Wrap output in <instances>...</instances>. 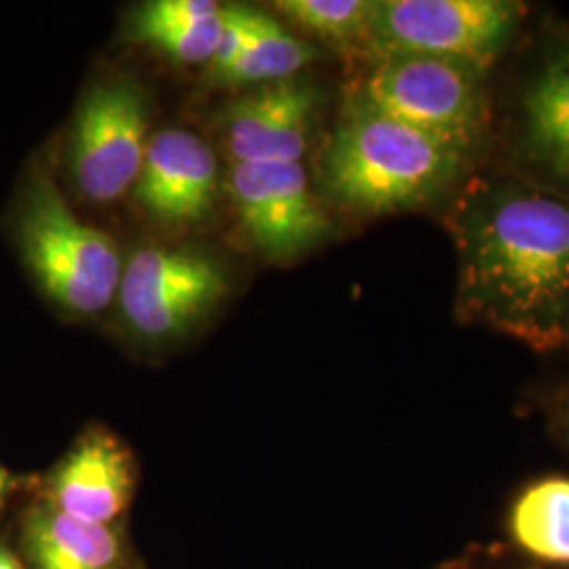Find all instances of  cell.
<instances>
[{"mask_svg":"<svg viewBox=\"0 0 569 569\" xmlns=\"http://www.w3.org/2000/svg\"><path fill=\"white\" fill-rule=\"evenodd\" d=\"M472 154L355 100L329 138L321 183L333 203L395 213L437 201L467 176Z\"/></svg>","mask_w":569,"mask_h":569,"instance_id":"2","label":"cell"},{"mask_svg":"<svg viewBox=\"0 0 569 569\" xmlns=\"http://www.w3.org/2000/svg\"><path fill=\"white\" fill-rule=\"evenodd\" d=\"M7 489H9V475H7V470H4V468L0 467V502L4 500Z\"/></svg>","mask_w":569,"mask_h":569,"instance_id":"21","label":"cell"},{"mask_svg":"<svg viewBox=\"0 0 569 569\" xmlns=\"http://www.w3.org/2000/svg\"><path fill=\"white\" fill-rule=\"evenodd\" d=\"M515 127L523 180L569 197V42L552 47L531 72Z\"/></svg>","mask_w":569,"mask_h":569,"instance_id":"10","label":"cell"},{"mask_svg":"<svg viewBox=\"0 0 569 569\" xmlns=\"http://www.w3.org/2000/svg\"><path fill=\"white\" fill-rule=\"evenodd\" d=\"M376 0H281L274 9L317 41L342 53H366Z\"/></svg>","mask_w":569,"mask_h":569,"instance_id":"16","label":"cell"},{"mask_svg":"<svg viewBox=\"0 0 569 569\" xmlns=\"http://www.w3.org/2000/svg\"><path fill=\"white\" fill-rule=\"evenodd\" d=\"M256 18H258V9L243 7V4L222 7L220 41H218L216 56L209 63V72H211L213 81H220L226 72L234 66V61L241 58L247 42L253 34Z\"/></svg>","mask_w":569,"mask_h":569,"instance_id":"18","label":"cell"},{"mask_svg":"<svg viewBox=\"0 0 569 569\" xmlns=\"http://www.w3.org/2000/svg\"><path fill=\"white\" fill-rule=\"evenodd\" d=\"M0 569H23V566L11 550L0 547Z\"/></svg>","mask_w":569,"mask_h":569,"instance_id":"20","label":"cell"},{"mask_svg":"<svg viewBox=\"0 0 569 569\" xmlns=\"http://www.w3.org/2000/svg\"><path fill=\"white\" fill-rule=\"evenodd\" d=\"M488 70L441 58L378 61L359 102L472 154L488 127Z\"/></svg>","mask_w":569,"mask_h":569,"instance_id":"5","label":"cell"},{"mask_svg":"<svg viewBox=\"0 0 569 569\" xmlns=\"http://www.w3.org/2000/svg\"><path fill=\"white\" fill-rule=\"evenodd\" d=\"M228 291L224 270L188 247H142L124 266L119 306L146 340L178 338L209 315Z\"/></svg>","mask_w":569,"mask_h":569,"instance_id":"6","label":"cell"},{"mask_svg":"<svg viewBox=\"0 0 569 569\" xmlns=\"http://www.w3.org/2000/svg\"><path fill=\"white\" fill-rule=\"evenodd\" d=\"M222 28V11L201 21L131 20L133 37L143 44L159 49L167 58L180 63H211Z\"/></svg>","mask_w":569,"mask_h":569,"instance_id":"17","label":"cell"},{"mask_svg":"<svg viewBox=\"0 0 569 569\" xmlns=\"http://www.w3.org/2000/svg\"><path fill=\"white\" fill-rule=\"evenodd\" d=\"M23 260L44 293L77 315H98L121 284V253L96 226L82 222L47 176H34L18 220Z\"/></svg>","mask_w":569,"mask_h":569,"instance_id":"3","label":"cell"},{"mask_svg":"<svg viewBox=\"0 0 569 569\" xmlns=\"http://www.w3.org/2000/svg\"><path fill=\"white\" fill-rule=\"evenodd\" d=\"M136 201L167 224L199 222L218 194V159L211 146L186 129H163L148 140Z\"/></svg>","mask_w":569,"mask_h":569,"instance_id":"11","label":"cell"},{"mask_svg":"<svg viewBox=\"0 0 569 569\" xmlns=\"http://www.w3.org/2000/svg\"><path fill=\"white\" fill-rule=\"evenodd\" d=\"M566 416H568V422H569V401H568V409H566Z\"/></svg>","mask_w":569,"mask_h":569,"instance_id":"22","label":"cell"},{"mask_svg":"<svg viewBox=\"0 0 569 569\" xmlns=\"http://www.w3.org/2000/svg\"><path fill=\"white\" fill-rule=\"evenodd\" d=\"M222 11V4L213 0H154L146 2L133 20L140 21H201L209 20Z\"/></svg>","mask_w":569,"mask_h":569,"instance_id":"19","label":"cell"},{"mask_svg":"<svg viewBox=\"0 0 569 569\" xmlns=\"http://www.w3.org/2000/svg\"><path fill=\"white\" fill-rule=\"evenodd\" d=\"M23 542L34 569H117L121 559L114 529L68 517L49 505L28 512Z\"/></svg>","mask_w":569,"mask_h":569,"instance_id":"13","label":"cell"},{"mask_svg":"<svg viewBox=\"0 0 569 569\" xmlns=\"http://www.w3.org/2000/svg\"><path fill=\"white\" fill-rule=\"evenodd\" d=\"M458 315L533 350L569 346V197L523 178L477 180L453 204Z\"/></svg>","mask_w":569,"mask_h":569,"instance_id":"1","label":"cell"},{"mask_svg":"<svg viewBox=\"0 0 569 569\" xmlns=\"http://www.w3.org/2000/svg\"><path fill=\"white\" fill-rule=\"evenodd\" d=\"M526 7L510 0H376L366 56L441 58L489 70L512 41Z\"/></svg>","mask_w":569,"mask_h":569,"instance_id":"4","label":"cell"},{"mask_svg":"<svg viewBox=\"0 0 569 569\" xmlns=\"http://www.w3.org/2000/svg\"><path fill=\"white\" fill-rule=\"evenodd\" d=\"M317 58L308 42L289 32L283 23L258 11L253 34L241 58L226 72L224 84H270L289 81Z\"/></svg>","mask_w":569,"mask_h":569,"instance_id":"15","label":"cell"},{"mask_svg":"<svg viewBox=\"0 0 569 569\" xmlns=\"http://www.w3.org/2000/svg\"><path fill=\"white\" fill-rule=\"evenodd\" d=\"M319 114L305 81L270 82L228 108L224 140L234 164L300 163Z\"/></svg>","mask_w":569,"mask_h":569,"instance_id":"9","label":"cell"},{"mask_svg":"<svg viewBox=\"0 0 569 569\" xmlns=\"http://www.w3.org/2000/svg\"><path fill=\"white\" fill-rule=\"evenodd\" d=\"M133 462L108 432H89L49 481V507L87 523L110 526L129 507Z\"/></svg>","mask_w":569,"mask_h":569,"instance_id":"12","label":"cell"},{"mask_svg":"<svg viewBox=\"0 0 569 569\" xmlns=\"http://www.w3.org/2000/svg\"><path fill=\"white\" fill-rule=\"evenodd\" d=\"M230 197L244 234L270 260H296L331 232L302 163L234 164Z\"/></svg>","mask_w":569,"mask_h":569,"instance_id":"8","label":"cell"},{"mask_svg":"<svg viewBox=\"0 0 569 569\" xmlns=\"http://www.w3.org/2000/svg\"><path fill=\"white\" fill-rule=\"evenodd\" d=\"M510 531L531 557L569 566V479L552 477L526 489L515 502Z\"/></svg>","mask_w":569,"mask_h":569,"instance_id":"14","label":"cell"},{"mask_svg":"<svg viewBox=\"0 0 569 569\" xmlns=\"http://www.w3.org/2000/svg\"><path fill=\"white\" fill-rule=\"evenodd\" d=\"M146 133L148 108L136 82H102L84 96L72 124L70 167L89 201L112 203L136 186Z\"/></svg>","mask_w":569,"mask_h":569,"instance_id":"7","label":"cell"}]
</instances>
